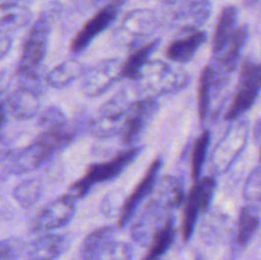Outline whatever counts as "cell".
Instances as JSON below:
<instances>
[{
	"instance_id": "18",
	"label": "cell",
	"mask_w": 261,
	"mask_h": 260,
	"mask_svg": "<svg viewBox=\"0 0 261 260\" xmlns=\"http://www.w3.org/2000/svg\"><path fill=\"white\" fill-rule=\"evenodd\" d=\"M70 246V239L64 233H38L25 249L28 260H56L63 256Z\"/></svg>"
},
{
	"instance_id": "46",
	"label": "cell",
	"mask_w": 261,
	"mask_h": 260,
	"mask_svg": "<svg viewBox=\"0 0 261 260\" xmlns=\"http://www.w3.org/2000/svg\"><path fill=\"white\" fill-rule=\"evenodd\" d=\"M260 160H261V148H260Z\"/></svg>"
},
{
	"instance_id": "5",
	"label": "cell",
	"mask_w": 261,
	"mask_h": 260,
	"mask_svg": "<svg viewBox=\"0 0 261 260\" xmlns=\"http://www.w3.org/2000/svg\"><path fill=\"white\" fill-rule=\"evenodd\" d=\"M250 125L245 119L232 121L228 129L213 148L209 165L216 175L226 173L241 155L249 142Z\"/></svg>"
},
{
	"instance_id": "1",
	"label": "cell",
	"mask_w": 261,
	"mask_h": 260,
	"mask_svg": "<svg viewBox=\"0 0 261 260\" xmlns=\"http://www.w3.org/2000/svg\"><path fill=\"white\" fill-rule=\"evenodd\" d=\"M138 98H160L176 93L190 84L191 76L163 60H150L134 79Z\"/></svg>"
},
{
	"instance_id": "20",
	"label": "cell",
	"mask_w": 261,
	"mask_h": 260,
	"mask_svg": "<svg viewBox=\"0 0 261 260\" xmlns=\"http://www.w3.org/2000/svg\"><path fill=\"white\" fill-rule=\"evenodd\" d=\"M206 33L203 31L182 33L178 38L170 43L166 56L175 63H188L193 60L199 48L205 43Z\"/></svg>"
},
{
	"instance_id": "44",
	"label": "cell",
	"mask_w": 261,
	"mask_h": 260,
	"mask_svg": "<svg viewBox=\"0 0 261 260\" xmlns=\"http://www.w3.org/2000/svg\"><path fill=\"white\" fill-rule=\"evenodd\" d=\"M161 2L165 5H168V7H173V5L178 4V3H181L182 0H161Z\"/></svg>"
},
{
	"instance_id": "19",
	"label": "cell",
	"mask_w": 261,
	"mask_h": 260,
	"mask_svg": "<svg viewBox=\"0 0 261 260\" xmlns=\"http://www.w3.org/2000/svg\"><path fill=\"white\" fill-rule=\"evenodd\" d=\"M185 199L184 181L175 175H167L158 178L150 195V200L168 212H173L184 205Z\"/></svg>"
},
{
	"instance_id": "25",
	"label": "cell",
	"mask_w": 261,
	"mask_h": 260,
	"mask_svg": "<svg viewBox=\"0 0 261 260\" xmlns=\"http://www.w3.org/2000/svg\"><path fill=\"white\" fill-rule=\"evenodd\" d=\"M237 19H239V10L234 5H227L221 10L213 36V54L218 53L236 32L239 27Z\"/></svg>"
},
{
	"instance_id": "35",
	"label": "cell",
	"mask_w": 261,
	"mask_h": 260,
	"mask_svg": "<svg viewBox=\"0 0 261 260\" xmlns=\"http://www.w3.org/2000/svg\"><path fill=\"white\" fill-rule=\"evenodd\" d=\"M217 183L214 180V177L212 176H205V177H201L200 180L196 181L195 185H194L193 190L195 193L196 198H198L199 203H200L203 212H208L209 206H211L212 200H213L214 193H216Z\"/></svg>"
},
{
	"instance_id": "39",
	"label": "cell",
	"mask_w": 261,
	"mask_h": 260,
	"mask_svg": "<svg viewBox=\"0 0 261 260\" xmlns=\"http://www.w3.org/2000/svg\"><path fill=\"white\" fill-rule=\"evenodd\" d=\"M12 46H13L12 36L5 35V33H0V60L4 59L5 56L10 53Z\"/></svg>"
},
{
	"instance_id": "31",
	"label": "cell",
	"mask_w": 261,
	"mask_h": 260,
	"mask_svg": "<svg viewBox=\"0 0 261 260\" xmlns=\"http://www.w3.org/2000/svg\"><path fill=\"white\" fill-rule=\"evenodd\" d=\"M211 142L212 134L208 129L203 130L194 142L193 152H191V176L195 183L201 178V170L208 158Z\"/></svg>"
},
{
	"instance_id": "24",
	"label": "cell",
	"mask_w": 261,
	"mask_h": 260,
	"mask_svg": "<svg viewBox=\"0 0 261 260\" xmlns=\"http://www.w3.org/2000/svg\"><path fill=\"white\" fill-rule=\"evenodd\" d=\"M114 240H116V228L114 226H103L92 231L82 244V259L96 260Z\"/></svg>"
},
{
	"instance_id": "6",
	"label": "cell",
	"mask_w": 261,
	"mask_h": 260,
	"mask_svg": "<svg viewBox=\"0 0 261 260\" xmlns=\"http://www.w3.org/2000/svg\"><path fill=\"white\" fill-rule=\"evenodd\" d=\"M135 99L129 89H121L99 107L91 124V133L98 139L120 135L126 112Z\"/></svg>"
},
{
	"instance_id": "40",
	"label": "cell",
	"mask_w": 261,
	"mask_h": 260,
	"mask_svg": "<svg viewBox=\"0 0 261 260\" xmlns=\"http://www.w3.org/2000/svg\"><path fill=\"white\" fill-rule=\"evenodd\" d=\"M12 145L10 142L4 137L3 134H0V163L8 161V158L12 155Z\"/></svg>"
},
{
	"instance_id": "12",
	"label": "cell",
	"mask_w": 261,
	"mask_h": 260,
	"mask_svg": "<svg viewBox=\"0 0 261 260\" xmlns=\"http://www.w3.org/2000/svg\"><path fill=\"white\" fill-rule=\"evenodd\" d=\"M19 81L18 88L8 97L7 106L15 119L24 121L40 114L42 86L40 75L20 78Z\"/></svg>"
},
{
	"instance_id": "34",
	"label": "cell",
	"mask_w": 261,
	"mask_h": 260,
	"mask_svg": "<svg viewBox=\"0 0 261 260\" xmlns=\"http://www.w3.org/2000/svg\"><path fill=\"white\" fill-rule=\"evenodd\" d=\"M134 252L129 242L121 240H114L96 260H133Z\"/></svg>"
},
{
	"instance_id": "2",
	"label": "cell",
	"mask_w": 261,
	"mask_h": 260,
	"mask_svg": "<svg viewBox=\"0 0 261 260\" xmlns=\"http://www.w3.org/2000/svg\"><path fill=\"white\" fill-rule=\"evenodd\" d=\"M161 24V18L153 10H132L121 18L112 31V43L122 50L134 51L154 40Z\"/></svg>"
},
{
	"instance_id": "41",
	"label": "cell",
	"mask_w": 261,
	"mask_h": 260,
	"mask_svg": "<svg viewBox=\"0 0 261 260\" xmlns=\"http://www.w3.org/2000/svg\"><path fill=\"white\" fill-rule=\"evenodd\" d=\"M10 84V76L7 71L0 70V96L8 89Z\"/></svg>"
},
{
	"instance_id": "45",
	"label": "cell",
	"mask_w": 261,
	"mask_h": 260,
	"mask_svg": "<svg viewBox=\"0 0 261 260\" xmlns=\"http://www.w3.org/2000/svg\"><path fill=\"white\" fill-rule=\"evenodd\" d=\"M247 2H249L250 4H252V3H255V2H256V0H247Z\"/></svg>"
},
{
	"instance_id": "3",
	"label": "cell",
	"mask_w": 261,
	"mask_h": 260,
	"mask_svg": "<svg viewBox=\"0 0 261 260\" xmlns=\"http://www.w3.org/2000/svg\"><path fill=\"white\" fill-rule=\"evenodd\" d=\"M54 12L55 9L53 8L43 10L31 27L30 33L23 43L19 60H18L17 73L19 78L40 75L46 54H47Z\"/></svg>"
},
{
	"instance_id": "26",
	"label": "cell",
	"mask_w": 261,
	"mask_h": 260,
	"mask_svg": "<svg viewBox=\"0 0 261 260\" xmlns=\"http://www.w3.org/2000/svg\"><path fill=\"white\" fill-rule=\"evenodd\" d=\"M259 227L260 217L256 208H255V205L247 204L240 211L239 219H237L236 236H234V242H236L237 246H247L257 232Z\"/></svg>"
},
{
	"instance_id": "42",
	"label": "cell",
	"mask_w": 261,
	"mask_h": 260,
	"mask_svg": "<svg viewBox=\"0 0 261 260\" xmlns=\"http://www.w3.org/2000/svg\"><path fill=\"white\" fill-rule=\"evenodd\" d=\"M7 112H8L7 106L0 101V130L3 129V126H4L5 122H7Z\"/></svg>"
},
{
	"instance_id": "27",
	"label": "cell",
	"mask_w": 261,
	"mask_h": 260,
	"mask_svg": "<svg viewBox=\"0 0 261 260\" xmlns=\"http://www.w3.org/2000/svg\"><path fill=\"white\" fill-rule=\"evenodd\" d=\"M160 38H154L150 42L145 43L142 47L132 51L129 58L124 61V78L134 81L138 74L140 73L143 68L148 64V61L152 60V55L160 46Z\"/></svg>"
},
{
	"instance_id": "28",
	"label": "cell",
	"mask_w": 261,
	"mask_h": 260,
	"mask_svg": "<svg viewBox=\"0 0 261 260\" xmlns=\"http://www.w3.org/2000/svg\"><path fill=\"white\" fill-rule=\"evenodd\" d=\"M176 239L175 216L160 229L148 247V252L143 260H160L172 247Z\"/></svg>"
},
{
	"instance_id": "29",
	"label": "cell",
	"mask_w": 261,
	"mask_h": 260,
	"mask_svg": "<svg viewBox=\"0 0 261 260\" xmlns=\"http://www.w3.org/2000/svg\"><path fill=\"white\" fill-rule=\"evenodd\" d=\"M43 193V185L38 178H27L13 189V198L23 208L35 205Z\"/></svg>"
},
{
	"instance_id": "23",
	"label": "cell",
	"mask_w": 261,
	"mask_h": 260,
	"mask_svg": "<svg viewBox=\"0 0 261 260\" xmlns=\"http://www.w3.org/2000/svg\"><path fill=\"white\" fill-rule=\"evenodd\" d=\"M31 10L17 3L0 4V33L12 36L30 23Z\"/></svg>"
},
{
	"instance_id": "36",
	"label": "cell",
	"mask_w": 261,
	"mask_h": 260,
	"mask_svg": "<svg viewBox=\"0 0 261 260\" xmlns=\"http://www.w3.org/2000/svg\"><path fill=\"white\" fill-rule=\"evenodd\" d=\"M121 191L122 190H120V189L111 191V193L105 196L103 201H102V213L106 217H109V218L117 217V219H119L120 214H121L122 208H124L125 199H126V196L122 195Z\"/></svg>"
},
{
	"instance_id": "9",
	"label": "cell",
	"mask_w": 261,
	"mask_h": 260,
	"mask_svg": "<svg viewBox=\"0 0 261 260\" xmlns=\"http://www.w3.org/2000/svg\"><path fill=\"white\" fill-rule=\"evenodd\" d=\"M212 10L211 0H182L172 7L166 19V27L181 35L199 31L209 20Z\"/></svg>"
},
{
	"instance_id": "8",
	"label": "cell",
	"mask_w": 261,
	"mask_h": 260,
	"mask_svg": "<svg viewBox=\"0 0 261 260\" xmlns=\"http://www.w3.org/2000/svg\"><path fill=\"white\" fill-rule=\"evenodd\" d=\"M124 78V61L119 58L103 59L86 69L82 76V92L89 98L102 96Z\"/></svg>"
},
{
	"instance_id": "32",
	"label": "cell",
	"mask_w": 261,
	"mask_h": 260,
	"mask_svg": "<svg viewBox=\"0 0 261 260\" xmlns=\"http://www.w3.org/2000/svg\"><path fill=\"white\" fill-rule=\"evenodd\" d=\"M38 126L41 132H50L68 127V119L61 109L56 106H48L38 114Z\"/></svg>"
},
{
	"instance_id": "15",
	"label": "cell",
	"mask_w": 261,
	"mask_h": 260,
	"mask_svg": "<svg viewBox=\"0 0 261 260\" xmlns=\"http://www.w3.org/2000/svg\"><path fill=\"white\" fill-rule=\"evenodd\" d=\"M162 165L163 162L161 158H157V160L153 161V163L149 166V168L145 172V175L143 176L140 183L135 186L133 193L129 196H126L124 208H122L121 214H120L119 219H117V226L120 228L127 226L132 222L133 217L138 212V208L140 206V204L144 203L145 199L152 195L153 189H154L155 184H157V180L160 178L158 175H160Z\"/></svg>"
},
{
	"instance_id": "11",
	"label": "cell",
	"mask_w": 261,
	"mask_h": 260,
	"mask_svg": "<svg viewBox=\"0 0 261 260\" xmlns=\"http://www.w3.org/2000/svg\"><path fill=\"white\" fill-rule=\"evenodd\" d=\"M173 217V212L161 208L150 200L135 213L130 226V236L133 241L144 247H149L155 235Z\"/></svg>"
},
{
	"instance_id": "10",
	"label": "cell",
	"mask_w": 261,
	"mask_h": 260,
	"mask_svg": "<svg viewBox=\"0 0 261 260\" xmlns=\"http://www.w3.org/2000/svg\"><path fill=\"white\" fill-rule=\"evenodd\" d=\"M160 109V102L155 98H137L126 112L120 138L127 147H138L145 130L154 119Z\"/></svg>"
},
{
	"instance_id": "43",
	"label": "cell",
	"mask_w": 261,
	"mask_h": 260,
	"mask_svg": "<svg viewBox=\"0 0 261 260\" xmlns=\"http://www.w3.org/2000/svg\"><path fill=\"white\" fill-rule=\"evenodd\" d=\"M127 0H106V4H112V5H116V7H121L126 3Z\"/></svg>"
},
{
	"instance_id": "33",
	"label": "cell",
	"mask_w": 261,
	"mask_h": 260,
	"mask_svg": "<svg viewBox=\"0 0 261 260\" xmlns=\"http://www.w3.org/2000/svg\"><path fill=\"white\" fill-rule=\"evenodd\" d=\"M245 200L251 205L261 203V166H257L246 177L242 189Z\"/></svg>"
},
{
	"instance_id": "4",
	"label": "cell",
	"mask_w": 261,
	"mask_h": 260,
	"mask_svg": "<svg viewBox=\"0 0 261 260\" xmlns=\"http://www.w3.org/2000/svg\"><path fill=\"white\" fill-rule=\"evenodd\" d=\"M139 154L140 147H129L110 161L93 163L86 173L70 186L69 193L76 199L84 198L96 185L111 181L121 175Z\"/></svg>"
},
{
	"instance_id": "16",
	"label": "cell",
	"mask_w": 261,
	"mask_h": 260,
	"mask_svg": "<svg viewBox=\"0 0 261 260\" xmlns=\"http://www.w3.org/2000/svg\"><path fill=\"white\" fill-rule=\"evenodd\" d=\"M247 38H249L247 25H239L236 32L227 41L226 45L218 53L213 54V61L211 63L212 66L219 75L223 76L227 81H228L229 75L236 70L240 60H241L242 50L246 45Z\"/></svg>"
},
{
	"instance_id": "13",
	"label": "cell",
	"mask_w": 261,
	"mask_h": 260,
	"mask_svg": "<svg viewBox=\"0 0 261 260\" xmlns=\"http://www.w3.org/2000/svg\"><path fill=\"white\" fill-rule=\"evenodd\" d=\"M76 200L78 199L74 198L70 193L54 199L33 218L31 231L35 233H45L66 226L75 216Z\"/></svg>"
},
{
	"instance_id": "14",
	"label": "cell",
	"mask_w": 261,
	"mask_h": 260,
	"mask_svg": "<svg viewBox=\"0 0 261 260\" xmlns=\"http://www.w3.org/2000/svg\"><path fill=\"white\" fill-rule=\"evenodd\" d=\"M56 153L54 148L37 137L27 147L12 153L7 161V170L13 175L31 172L48 162Z\"/></svg>"
},
{
	"instance_id": "17",
	"label": "cell",
	"mask_w": 261,
	"mask_h": 260,
	"mask_svg": "<svg viewBox=\"0 0 261 260\" xmlns=\"http://www.w3.org/2000/svg\"><path fill=\"white\" fill-rule=\"evenodd\" d=\"M120 8L112 4H105L96 14L89 18L83 27L79 30L75 37L71 41L70 48L74 54H79L86 50L89 43L98 35L107 30L116 20Z\"/></svg>"
},
{
	"instance_id": "30",
	"label": "cell",
	"mask_w": 261,
	"mask_h": 260,
	"mask_svg": "<svg viewBox=\"0 0 261 260\" xmlns=\"http://www.w3.org/2000/svg\"><path fill=\"white\" fill-rule=\"evenodd\" d=\"M201 213H204L203 208H201L194 190L191 189L190 193L186 195L185 201H184V216L181 229H182V237L185 241H189L193 237L196 228V223H198Z\"/></svg>"
},
{
	"instance_id": "38",
	"label": "cell",
	"mask_w": 261,
	"mask_h": 260,
	"mask_svg": "<svg viewBox=\"0 0 261 260\" xmlns=\"http://www.w3.org/2000/svg\"><path fill=\"white\" fill-rule=\"evenodd\" d=\"M74 8L79 12H88L99 7L101 3H106V0H71Z\"/></svg>"
},
{
	"instance_id": "21",
	"label": "cell",
	"mask_w": 261,
	"mask_h": 260,
	"mask_svg": "<svg viewBox=\"0 0 261 260\" xmlns=\"http://www.w3.org/2000/svg\"><path fill=\"white\" fill-rule=\"evenodd\" d=\"M227 82L223 81L218 74L214 71L212 64H208L203 69L200 75V84H199L198 93V107L199 116L201 121H205L211 112L212 101L216 97V94L221 91L222 87H224Z\"/></svg>"
},
{
	"instance_id": "22",
	"label": "cell",
	"mask_w": 261,
	"mask_h": 260,
	"mask_svg": "<svg viewBox=\"0 0 261 260\" xmlns=\"http://www.w3.org/2000/svg\"><path fill=\"white\" fill-rule=\"evenodd\" d=\"M86 65L76 59H68L63 63L54 66L47 74H46L45 82L47 86L53 88L61 89L68 87L76 79L82 78L86 71Z\"/></svg>"
},
{
	"instance_id": "7",
	"label": "cell",
	"mask_w": 261,
	"mask_h": 260,
	"mask_svg": "<svg viewBox=\"0 0 261 260\" xmlns=\"http://www.w3.org/2000/svg\"><path fill=\"white\" fill-rule=\"evenodd\" d=\"M261 92V64L246 60L241 66L239 84L231 106L226 114V120L234 121L241 119L255 103Z\"/></svg>"
},
{
	"instance_id": "37",
	"label": "cell",
	"mask_w": 261,
	"mask_h": 260,
	"mask_svg": "<svg viewBox=\"0 0 261 260\" xmlns=\"http://www.w3.org/2000/svg\"><path fill=\"white\" fill-rule=\"evenodd\" d=\"M22 251L23 245L18 239L0 240V260H18Z\"/></svg>"
}]
</instances>
